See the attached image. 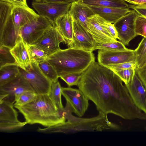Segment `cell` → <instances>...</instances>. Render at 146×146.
<instances>
[{"mask_svg": "<svg viewBox=\"0 0 146 146\" xmlns=\"http://www.w3.org/2000/svg\"><path fill=\"white\" fill-rule=\"evenodd\" d=\"M99 112L127 119L146 120V114L136 106L116 74L94 61L81 74L77 86Z\"/></svg>", "mask_w": 146, "mask_h": 146, "instance_id": "obj_1", "label": "cell"}, {"mask_svg": "<svg viewBox=\"0 0 146 146\" xmlns=\"http://www.w3.org/2000/svg\"><path fill=\"white\" fill-rule=\"evenodd\" d=\"M145 129H146V128H145Z\"/></svg>", "mask_w": 146, "mask_h": 146, "instance_id": "obj_46", "label": "cell"}, {"mask_svg": "<svg viewBox=\"0 0 146 146\" xmlns=\"http://www.w3.org/2000/svg\"><path fill=\"white\" fill-rule=\"evenodd\" d=\"M62 87L59 82H52L50 96L58 109L64 108L62 100Z\"/></svg>", "mask_w": 146, "mask_h": 146, "instance_id": "obj_28", "label": "cell"}, {"mask_svg": "<svg viewBox=\"0 0 146 146\" xmlns=\"http://www.w3.org/2000/svg\"><path fill=\"white\" fill-rule=\"evenodd\" d=\"M33 0V1H34V0Z\"/></svg>", "mask_w": 146, "mask_h": 146, "instance_id": "obj_45", "label": "cell"}, {"mask_svg": "<svg viewBox=\"0 0 146 146\" xmlns=\"http://www.w3.org/2000/svg\"><path fill=\"white\" fill-rule=\"evenodd\" d=\"M13 5L0 1V46L11 49L22 38L16 31L11 17Z\"/></svg>", "mask_w": 146, "mask_h": 146, "instance_id": "obj_5", "label": "cell"}, {"mask_svg": "<svg viewBox=\"0 0 146 146\" xmlns=\"http://www.w3.org/2000/svg\"><path fill=\"white\" fill-rule=\"evenodd\" d=\"M76 1L80 3L89 6L130 8L129 5L121 0H77Z\"/></svg>", "mask_w": 146, "mask_h": 146, "instance_id": "obj_23", "label": "cell"}, {"mask_svg": "<svg viewBox=\"0 0 146 146\" xmlns=\"http://www.w3.org/2000/svg\"><path fill=\"white\" fill-rule=\"evenodd\" d=\"M56 70L59 77L65 74L82 73L95 61L92 51L68 47L49 56L46 60Z\"/></svg>", "mask_w": 146, "mask_h": 146, "instance_id": "obj_4", "label": "cell"}, {"mask_svg": "<svg viewBox=\"0 0 146 146\" xmlns=\"http://www.w3.org/2000/svg\"><path fill=\"white\" fill-rule=\"evenodd\" d=\"M135 72L142 82L146 87V63L140 68H136Z\"/></svg>", "mask_w": 146, "mask_h": 146, "instance_id": "obj_37", "label": "cell"}, {"mask_svg": "<svg viewBox=\"0 0 146 146\" xmlns=\"http://www.w3.org/2000/svg\"><path fill=\"white\" fill-rule=\"evenodd\" d=\"M0 1L9 3L14 5V3L12 0H0Z\"/></svg>", "mask_w": 146, "mask_h": 146, "instance_id": "obj_43", "label": "cell"}, {"mask_svg": "<svg viewBox=\"0 0 146 146\" xmlns=\"http://www.w3.org/2000/svg\"><path fill=\"white\" fill-rule=\"evenodd\" d=\"M106 67L115 72L127 69H135L136 68V66L135 61H134L122 63L111 65Z\"/></svg>", "mask_w": 146, "mask_h": 146, "instance_id": "obj_36", "label": "cell"}, {"mask_svg": "<svg viewBox=\"0 0 146 146\" xmlns=\"http://www.w3.org/2000/svg\"><path fill=\"white\" fill-rule=\"evenodd\" d=\"M135 32L136 36L146 38V18L139 14L135 21Z\"/></svg>", "mask_w": 146, "mask_h": 146, "instance_id": "obj_32", "label": "cell"}, {"mask_svg": "<svg viewBox=\"0 0 146 146\" xmlns=\"http://www.w3.org/2000/svg\"><path fill=\"white\" fill-rule=\"evenodd\" d=\"M20 73L27 80L33 92L37 95H50L52 82L42 73L38 64L24 70L19 67Z\"/></svg>", "mask_w": 146, "mask_h": 146, "instance_id": "obj_6", "label": "cell"}, {"mask_svg": "<svg viewBox=\"0 0 146 146\" xmlns=\"http://www.w3.org/2000/svg\"><path fill=\"white\" fill-rule=\"evenodd\" d=\"M134 52L136 68H140L146 63V38H142Z\"/></svg>", "mask_w": 146, "mask_h": 146, "instance_id": "obj_26", "label": "cell"}, {"mask_svg": "<svg viewBox=\"0 0 146 146\" xmlns=\"http://www.w3.org/2000/svg\"><path fill=\"white\" fill-rule=\"evenodd\" d=\"M73 42L70 47L93 52L97 43L78 20H73Z\"/></svg>", "mask_w": 146, "mask_h": 146, "instance_id": "obj_14", "label": "cell"}, {"mask_svg": "<svg viewBox=\"0 0 146 146\" xmlns=\"http://www.w3.org/2000/svg\"><path fill=\"white\" fill-rule=\"evenodd\" d=\"M98 60L100 65L106 67L125 62L134 61L135 57L134 50L128 49L123 50H99Z\"/></svg>", "mask_w": 146, "mask_h": 146, "instance_id": "obj_11", "label": "cell"}, {"mask_svg": "<svg viewBox=\"0 0 146 146\" xmlns=\"http://www.w3.org/2000/svg\"><path fill=\"white\" fill-rule=\"evenodd\" d=\"M55 25L65 40V43L71 47L73 42V20L68 11L59 17Z\"/></svg>", "mask_w": 146, "mask_h": 146, "instance_id": "obj_20", "label": "cell"}, {"mask_svg": "<svg viewBox=\"0 0 146 146\" xmlns=\"http://www.w3.org/2000/svg\"><path fill=\"white\" fill-rule=\"evenodd\" d=\"M62 94L70 104L73 112L79 117L83 116L89 105V100L83 92L79 88L62 87Z\"/></svg>", "mask_w": 146, "mask_h": 146, "instance_id": "obj_13", "label": "cell"}, {"mask_svg": "<svg viewBox=\"0 0 146 146\" xmlns=\"http://www.w3.org/2000/svg\"><path fill=\"white\" fill-rule=\"evenodd\" d=\"M82 73L69 74L60 76L59 77L66 83L68 87H70L78 85L81 78Z\"/></svg>", "mask_w": 146, "mask_h": 146, "instance_id": "obj_35", "label": "cell"}, {"mask_svg": "<svg viewBox=\"0 0 146 146\" xmlns=\"http://www.w3.org/2000/svg\"><path fill=\"white\" fill-rule=\"evenodd\" d=\"M10 51L19 67L26 70L31 66L28 44L22 38L11 49Z\"/></svg>", "mask_w": 146, "mask_h": 146, "instance_id": "obj_18", "label": "cell"}, {"mask_svg": "<svg viewBox=\"0 0 146 146\" xmlns=\"http://www.w3.org/2000/svg\"><path fill=\"white\" fill-rule=\"evenodd\" d=\"M130 8L134 10L138 14L146 18V7H142L135 5H129Z\"/></svg>", "mask_w": 146, "mask_h": 146, "instance_id": "obj_39", "label": "cell"}, {"mask_svg": "<svg viewBox=\"0 0 146 146\" xmlns=\"http://www.w3.org/2000/svg\"><path fill=\"white\" fill-rule=\"evenodd\" d=\"M54 25L46 18L38 15L21 28V38L28 45L32 44Z\"/></svg>", "mask_w": 146, "mask_h": 146, "instance_id": "obj_7", "label": "cell"}, {"mask_svg": "<svg viewBox=\"0 0 146 146\" xmlns=\"http://www.w3.org/2000/svg\"><path fill=\"white\" fill-rule=\"evenodd\" d=\"M27 124L28 123L26 121L9 122L0 121V131L2 132L14 131L21 128Z\"/></svg>", "mask_w": 146, "mask_h": 146, "instance_id": "obj_30", "label": "cell"}, {"mask_svg": "<svg viewBox=\"0 0 146 146\" xmlns=\"http://www.w3.org/2000/svg\"><path fill=\"white\" fill-rule=\"evenodd\" d=\"M11 49L5 46H0V68L8 65H17L11 52Z\"/></svg>", "mask_w": 146, "mask_h": 146, "instance_id": "obj_29", "label": "cell"}, {"mask_svg": "<svg viewBox=\"0 0 146 146\" xmlns=\"http://www.w3.org/2000/svg\"><path fill=\"white\" fill-rule=\"evenodd\" d=\"M104 19L98 14L89 17L87 21V31L98 43L116 42L104 24Z\"/></svg>", "mask_w": 146, "mask_h": 146, "instance_id": "obj_15", "label": "cell"}, {"mask_svg": "<svg viewBox=\"0 0 146 146\" xmlns=\"http://www.w3.org/2000/svg\"><path fill=\"white\" fill-rule=\"evenodd\" d=\"M37 95L33 92L27 91L23 93L15 102L14 106H21L25 105L33 100Z\"/></svg>", "mask_w": 146, "mask_h": 146, "instance_id": "obj_34", "label": "cell"}, {"mask_svg": "<svg viewBox=\"0 0 146 146\" xmlns=\"http://www.w3.org/2000/svg\"><path fill=\"white\" fill-rule=\"evenodd\" d=\"M72 112L71 107L66 108L62 114V117L66 120L64 122L45 128L39 127L36 131L46 133H69L82 131L118 130L120 129L119 126L109 120L107 115L102 112H99L98 114L96 116L88 118L76 117L72 114Z\"/></svg>", "mask_w": 146, "mask_h": 146, "instance_id": "obj_2", "label": "cell"}, {"mask_svg": "<svg viewBox=\"0 0 146 146\" xmlns=\"http://www.w3.org/2000/svg\"><path fill=\"white\" fill-rule=\"evenodd\" d=\"M19 73L17 64H9L0 68V85L16 77Z\"/></svg>", "mask_w": 146, "mask_h": 146, "instance_id": "obj_24", "label": "cell"}, {"mask_svg": "<svg viewBox=\"0 0 146 146\" xmlns=\"http://www.w3.org/2000/svg\"><path fill=\"white\" fill-rule=\"evenodd\" d=\"M14 5H21L28 6L27 0H12Z\"/></svg>", "mask_w": 146, "mask_h": 146, "instance_id": "obj_42", "label": "cell"}, {"mask_svg": "<svg viewBox=\"0 0 146 146\" xmlns=\"http://www.w3.org/2000/svg\"><path fill=\"white\" fill-rule=\"evenodd\" d=\"M104 24L111 35L116 39H118V34L114 24L106 21L105 20Z\"/></svg>", "mask_w": 146, "mask_h": 146, "instance_id": "obj_38", "label": "cell"}, {"mask_svg": "<svg viewBox=\"0 0 146 146\" xmlns=\"http://www.w3.org/2000/svg\"><path fill=\"white\" fill-rule=\"evenodd\" d=\"M14 102L7 100L0 101V121H19L18 114L14 108Z\"/></svg>", "mask_w": 146, "mask_h": 146, "instance_id": "obj_22", "label": "cell"}, {"mask_svg": "<svg viewBox=\"0 0 146 146\" xmlns=\"http://www.w3.org/2000/svg\"><path fill=\"white\" fill-rule=\"evenodd\" d=\"M23 116L28 124H38L48 127L62 123L58 109L50 95H37L31 101L21 106H14Z\"/></svg>", "mask_w": 146, "mask_h": 146, "instance_id": "obj_3", "label": "cell"}, {"mask_svg": "<svg viewBox=\"0 0 146 146\" xmlns=\"http://www.w3.org/2000/svg\"><path fill=\"white\" fill-rule=\"evenodd\" d=\"M125 45L119 41L114 42L98 43L96 47L97 49L107 50H123L127 49Z\"/></svg>", "mask_w": 146, "mask_h": 146, "instance_id": "obj_31", "label": "cell"}, {"mask_svg": "<svg viewBox=\"0 0 146 146\" xmlns=\"http://www.w3.org/2000/svg\"><path fill=\"white\" fill-rule=\"evenodd\" d=\"M132 4L135 0H121Z\"/></svg>", "mask_w": 146, "mask_h": 146, "instance_id": "obj_44", "label": "cell"}, {"mask_svg": "<svg viewBox=\"0 0 146 146\" xmlns=\"http://www.w3.org/2000/svg\"><path fill=\"white\" fill-rule=\"evenodd\" d=\"M11 15L16 31L21 36V28L38 15L28 6L13 5Z\"/></svg>", "mask_w": 146, "mask_h": 146, "instance_id": "obj_17", "label": "cell"}, {"mask_svg": "<svg viewBox=\"0 0 146 146\" xmlns=\"http://www.w3.org/2000/svg\"><path fill=\"white\" fill-rule=\"evenodd\" d=\"M77 0H35L36 1L40 2L59 3H72Z\"/></svg>", "mask_w": 146, "mask_h": 146, "instance_id": "obj_40", "label": "cell"}, {"mask_svg": "<svg viewBox=\"0 0 146 146\" xmlns=\"http://www.w3.org/2000/svg\"><path fill=\"white\" fill-rule=\"evenodd\" d=\"M72 3H50L33 1V8L38 14L55 25L57 19L68 12Z\"/></svg>", "mask_w": 146, "mask_h": 146, "instance_id": "obj_8", "label": "cell"}, {"mask_svg": "<svg viewBox=\"0 0 146 146\" xmlns=\"http://www.w3.org/2000/svg\"><path fill=\"white\" fill-rule=\"evenodd\" d=\"M125 85L136 106L146 114V87L136 72L131 82Z\"/></svg>", "mask_w": 146, "mask_h": 146, "instance_id": "obj_16", "label": "cell"}, {"mask_svg": "<svg viewBox=\"0 0 146 146\" xmlns=\"http://www.w3.org/2000/svg\"><path fill=\"white\" fill-rule=\"evenodd\" d=\"M139 15L134 10L123 17L114 23L119 41L125 45L136 36L135 32V22Z\"/></svg>", "mask_w": 146, "mask_h": 146, "instance_id": "obj_9", "label": "cell"}, {"mask_svg": "<svg viewBox=\"0 0 146 146\" xmlns=\"http://www.w3.org/2000/svg\"><path fill=\"white\" fill-rule=\"evenodd\" d=\"M135 72V69H127L115 72L125 84L131 82Z\"/></svg>", "mask_w": 146, "mask_h": 146, "instance_id": "obj_33", "label": "cell"}, {"mask_svg": "<svg viewBox=\"0 0 146 146\" xmlns=\"http://www.w3.org/2000/svg\"><path fill=\"white\" fill-rule=\"evenodd\" d=\"M88 6L96 14L98 15L106 21L113 24L131 10L113 7Z\"/></svg>", "mask_w": 146, "mask_h": 146, "instance_id": "obj_19", "label": "cell"}, {"mask_svg": "<svg viewBox=\"0 0 146 146\" xmlns=\"http://www.w3.org/2000/svg\"><path fill=\"white\" fill-rule=\"evenodd\" d=\"M65 40L55 25L47 31L33 44L49 56L60 49V44Z\"/></svg>", "mask_w": 146, "mask_h": 146, "instance_id": "obj_10", "label": "cell"}, {"mask_svg": "<svg viewBox=\"0 0 146 146\" xmlns=\"http://www.w3.org/2000/svg\"><path fill=\"white\" fill-rule=\"evenodd\" d=\"M28 48L31 64H38L47 59V54L35 44L28 45Z\"/></svg>", "mask_w": 146, "mask_h": 146, "instance_id": "obj_25", "label": "cell"}, {"mask_svg": "<svg viewBox=\"0 0 146 146\" xmlns=\"http://www.w3.org/2000/svg\"><path fill=\"white\" fill-rule=\"evenodd\" d=\"M27 91L33 92L27 80L20 72L14 78L0 85V94L8 95V97L3 100L15 102L23 93Z\"/></svg>", "mask_w": 146, "mask_h": 146, "instance_id": "obj_12", "label": "cell"}, {"mask_svg": "<svg viewBox=\"0 0 146 146\" xmlns=\"http://www.w3.org/2000/svg\"><path fill=\"white\" fill-rule=\"evenodd\" d=\"M73 20H78L87 31L88 18L96 14L88 6L80 3L76 1L72 2L68 11Z\"/></svg>", "mask_w": 146, "mask_h": 146, "instance_id": "obj_21", "label": "cell"}, {"mask_svg": "<svg viewBox=\"0 0 146 146\" xmlns=\"http://www.w3.org/2000/svg\"><path fill=\"white\" fill-rule=\"evenodd\" d=\"M38 65L43 74L52 82L58 81L59 77L56 70L46 60L38 63Z\"/></svg>", "mask_w": 146, "mask_h": 146, "instance_id": "obj_27", "label": "cell"}, {"mask_svg": "<svg viewBox=\"0 0 146 146\" xmlns=\"http://www.w3.org/2000/svg\"><path fill=\"white\" fill-rule=\"evenodd\" d=\"M132 4L140 7H146V0H135Z\"/></svg>", "mask_w": 146, "mask_h": 146, "instance_id": "obj_41", "label": "cell"}]
</instances>
